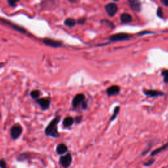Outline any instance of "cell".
<instances>
[{
  "mask_svg": "<svg viewBox=\"0 0 168 168\" xmlns=\"http://www.w3.org/2000/svg\"><path fill=\"white\" fill-rule=\"evenodd\" d=\"M23 133V128L19 125H15L10 129L11 137L13 139H17Z\"/></svg>",
  "mask_w": 168,
  "mask_h": 168,
  "instance_id": "cell-2",
  "label": "cell"
},
{
  "mask_svg": "<svg viewBox=\"0 0 168 168\" xmlns=\"http://www.w3.org/2000/svg\"><path fill=\"white\" fill-rule=\"evenodd\" d=\"M64 24L69 27H72L75 24V20L71 18L67 19L64 21Z\"/></svg>",
  "mask_w": 168,
  "mask_h": 168,
  "instance_id": "cell-18",
  "label": "cell"
},
{
  "mask_svg": "<svg viewBox=\"0 0 168 168\" xmlns=\"http://www.w3.org/2000/svg\"><path fill=\"white\" fill-rule=\"evenodd\" d=\"M20 0H8V3L12 7H15Z\"/></svg>",
  "mask_w": 168,
  "mask_h": 168,
  "instance_id": "cell-22",
  "label": "cell"
},
{
  "mask_svg": "<svg viewBox=\"0 0 168 168\" xmlns=\"http://www.w3.org/2000/svg\"><path fill=\"white\" fill-rule=\"evenodd\" d=\"M162 75L163 76L164 82L166 84H168V70H164L162 72Z\"/></svg>",
  "mask_w": 168,
  "mask_h": 168,
  "instance_id": "cell-20",
  "label": "cell"
},
{
  "mask_svg": "<svg viewBox=\"0 0 168 168\" xmlns=\"http://www.w3.org/2000/svg\"><path fill=\"white\" fill-rule=\"evenodd\" d=\"M161 2L166 6H168V0H161Z\"/></svg>",
  "mask_w": 168,
  "mask_h": 168,
  "instance_id": "cell-25",
  "label": "cell"
},
{
  "mask_svg": "<svg viewBox=\"0 0 168 168\" xmlns=\"http://www.w3.org/2000/svg\"><path fill=\"white\" fill-rule=\"evenodd\" d=\"M68 151V147L66 144L63 143H61L57 145L56 148V152L59 155H62L65 154Z\"/></svg>",
  "mask_w": 168,
  "mask_h": 168,
  "instance_id": "cell-13",
  "label": "cell"
},
{
  "mask_svg": "<svg viewBox=\"0 0 168 168\" xmlns=\"http://www.w3.org/2000/svg\"><path fill=\"white\" fill-rule=\"evenodd\" d=\"M85 99V97L82 93H79L74 97L72 100V106L74 108H77L81 104H83Z\"/></svg>",
  "mask_w": 168,
  "mask_h": 168,
  "instance_id": "cell-5",
  "label": "cell"
},
{
  "mask_svg": "<svg viewBox=\"0 0 168 168\" xmlns=\"http://www.w3.org/2000/svg\"><path fill=\"white\" fill-rule=\"evenodd\" d=\"M81 121H82V117H77L76 118V122L80 123Z\"/></svg>",
  "mask_w": 168,
  "mask_h": 168,
  "instance_id": "cell-26",
  "label": "cell"
},
{
  "mask_svg": "<svg viewBox=\"0 0 168 168\" xmlns=\"http://www.w3.org/2000/svg\"><path fill=\"white\" fill-rule=\"evenodd\" d=\"M130 36L127 34L125 33H120V34H116L115 35H113L110 36V40L115 41H122V40H126L129 38Z\"/></svg>",
  "mask_w": 168,
  "mask_h": 168,
  "instance_id": "cell-9",
  "label": "cell"
},
{
  "mask_svg": "<svg viewBox=\"0 0 168 168\" xmlns=\"http://www.w3.org/2000/svg\"><path fill=\"white\" fill-rule=\"evenodd\" d=\"M167 149H168V142L166 143L165 144H164L163 146H162L161 147L158 148V149H156L155 150H154L153 153H151V155L152 156H155V155H157L158 154L162 153V152H163L165 150H166Z\"/></svg>",
  "mask_w": 168,
  "mask_h": 168,
  "instance_id": "cell-15",
  "label": "cell"
},
{
  "mask_svg": "<svg viewBox=\"0 0 168 168\" xmlns=\"http://www.w3.org/2000/svg\"><path fill=\"white\" fill-rule=\"evenodd\" d=\"M0 118H1V114H0Z\"/></svg>",
  "mask_w": 168,
  "mask_h": 168,
  "instance_id": "cell-28",
  "label": "cell"
},
{
  "mask_svg": "<svg viewBox=\"0 0 168 168\" xmlns=\"http://www.w3.org/2000/svg\"><path fill=\"white\" fill-rule=\"evenodd\" d=\"M144 93L149 97H156L164 95L163 92L157 91V90H153V89L144 90Z\"/></svg>",
  "mask_w": 168,
  "mask_h": 168,
  "instance_id": "cell-10",
  "label": "cell"
},
{
  "mask_svg": "<svg viewBox=\"0 0 168 168\" xmlns=\"http://www.w3.org/2000/svg\"><path fill=\"white\" fill-rule=\"evenodd\" d=\"M120 106H116L115 108V109L114 110V113H113V115L111 116L110 118V121L112 122L115 120V119L116 118L117 116L118 115V114H119V112H120Z\"/></svg>",
  "mask_w": 168,
  "mask_h": 168,
  "instance_id": "cell-19",
  "label": "cell"
},
{
  "mask_svg": "<svg viewBox=\"0 0 168 168\" xmlns=\"http://www.w3.org/2000/svg\"><path fill=\"white\" fill-rule=\"evenodd\" d=\"M43 43H44L45 45L52 47H58L62 45V43L61 41L54 40L50 38H45L43 40Z\"/></svg>",
  "mask_w": 168,
  "mask_h": 168,
  "instance_id": "cell-8",
  "label": "cell"
},
{
  "mask_svg": "<svg viewBox=\"0 0 168 168\" xmlns=\"http://www.w3.org/2000/svg\"><path fill=\"white\" fill-rule=\"evenodd\" d=\"M84 22H85V19H80V20H78V23H79L80 24H83V23H84Z\"/></svg>",
  "mask_w": 168,
  "mask_h": 168,
  "instance_id": "cell-27",
  "label": "cell"
},
{
  "mask_svg": "<svg viewBox=\"0 0 168 168\" xmlns=\"http://www.w3.org/2000/svg\"><path fill=\"white\" fill-rule=\"evenodd\" d=\"M105 10L108 15L110 17H113L117 13L118 7L115 3H109L105 6Z\"/></svg>",
  "mask_w": 168,
  "mask_h": 168,
  "instance_id": "cell-7",
  "label": "cell"
},
{
  "mask_svg": "<svg viewBox=\"0 0 168 168\" xmlns=\"http://www.w3.org/2000/svg\"><path fill=\"white\" fill-rule=\"evenodd\" d=\"M40 95V91L39 90H33L30 92V97L34 99H37Z\"/></svg>",
  "mask_w": 168,
  "mask_h": 168,
  "instance_id": "cell-17",
  "label": "cell"
},
{
  "mask_svg": "<svg viewBox=\"0 0 168 168\" xmlns=\"http://www.w3.org/2000/svg\"><path fill=\"white\" fill-rule=\"evenodd\" d=\"M157 13H158V15L160 17H162V16H163V12H162V9H160V8H159L158 9V12H157Z\"/></svg>",
  "mask_w": 168,
  "mask_h": 168,
  "instance_id": "cell-24",
  "label": "cell"
},
{
  "mask_svg": "<svg viewBox=\"0 0 168 168\" xmlns=\"http://www.w3.org/2000/svg\"><path fill=\"white\" fill-rule=\"evenodd\" d=\"M36 103L38 104L42 110H47L50 105V99L49 98H41L36 100Z\"/></svg>",
  "mask_w": 168,
  "mask_h": 168,
  "instance_id": "cell-6",
  "label": "cell"
},
{
  "mask_svg": "<svg viewBox=\"0 0 168 168\" xmlns=\"http://www.w3.org/2000/svg\"><path fill=\"white\" fill-rule=\"evenodd\" d=\"M74 122V118L72 117H67L63 121V126L66 127H68L72 126Z\"/></svg>",
  "mask_w": 168,
  "mask_h": 168,
  "instance_id": "cell-14",
  "label": "cell"
},
{
  "mask_svg": "<svg viewBox=\"0 0 168 168\" xmlns=\"http://www.w3.org/2000/svg\"><path fill=\"white\" fill-rule=\"evenodd\" d=\"M72 158L70 154H67L66 155L62 156L60 158V163L64 168H68L72 163Z\"/></svg>",
  "mask_w": 168,
  "mask_h": 168,
  "instance_id": "cell-3",
  "label": "cell"
},
{
  "mask_svg": "<svg viewBox=\"0 0 168 168\" xmlns=\"http://www.w3.org/2000/svg\"><path fill=\"white\" fill-rule=\"evenodd\" d=\"M130 6L131 8L136 11H140L141 9V3H140L139 0H129Z\"/></svg>",
  "mask_w": 168,
  "mask_h": 168,
  "instance_id": "cell-12",
  "label": "cell"
},
{
  "mask_svg": "<svg viewBox=\"0 0 168 168\" xmlns=\"http://www.w3.org/2000/svg\"><path fill=\"white\" fill-rule=\"evenodd\" d=\"M60 120V116H57L53 119L45 129V133L46 135L52 137L53 138H57L59 136L57 130V125Z\"/></svg>",
  "mask_w": 168,
  "mask_h": 168,
  "instance_id": "cell-1",
  "label": "cell"
},
{
  "mask_svg": "<svg viewBox=\"0 0 168 168\" xmlns=\"http://www.w3.org/2000/svg\"><path fill=\"white\" fill-rule=\"evenodd\" d=\"M154 160H150L148 161L147 162H146V163H144V165L146 166H150V165L153 164L154 163Z\"/></svg>",
  "mask_w": 168,
  "mask_h": 168,
  "instance_id": "cell-23",
  "label": "cell"
},
{
  "mask_svg": "<svg viewBox=\"0 0 168 168\" xmlns=\"http://www.w3.org/2000/svg\"><path fill=\"white\" fill-rule=\"evenodd\" d=\"M0 22H1V23H3L4 24H7V25L9 26L10 27H11V28H13L14 30L20 32V33H22V34H27V32L23 28H22V27H20V26H19L17 25H16L15 24L11 23V22L8 21L7 20L3 19H0Z\"/></svg>",
  "mask_w": 168,
  "mask_h": 168,
  "instance_id": "cell-4",
  "label": "cell"
},
{
  "mask_svg": "<svg viewBox=\"0 0 168 168\" xmlns=\"http://www.w3.org/2000/svg\"><path fill=\"white\" fill-rule=\"evenodd\" d=\"M120 91V87L118 85H112L110 86L109 88L106 90V93L108 96H114L119 94Z\"/></svg>",
  "mask_w": 168,
  "mask_h": 168,
  "instance_id": "cell-11",
  "label": "cell"
},
{
  "mask_svg": "<svg viewBox=\"0 0 168 168\" xmlns=\"http://www.w3.org/2000/svg\"><path fill=\"white\" fill-rule=\"evenodd\" d=\"M132 17L128 13H123L121 15V21L123 23H128L131 22Z\"/></svg>",
  "mask_w": 168,
  "mask_h": 168,
  "instance_id": "cell-16",
  "label": "cell"
},
{
  "mask_svg": "<svg viewBox=\"0 0 168 168\" xmlns=\"http://www.w3.org/2000/svg\"><path fill=\"white\" fill-rule=\"evenodd\" d=\"M114 1H118V0H114Z\"/></svg>",
  "mask_w": 168,
  "mask_h": 168,
  "instance_id": "cell-29",
  "label": "cell"
},
{
  "mask_svg": "<svg viewBox=\"0 0 168 168\" xmlns=\"http://www.w3.org/2000/svg\"><path fill=\"white\" fill-rule=\"evenodd\" d=\"M0 168H7V162L4 159L0 160Z\"/></svg>",
  "mask_w": 168,
  "mask_h": 168,
  "instance_id": "cell-21",
  "label": "cell"
}]
</instances>
